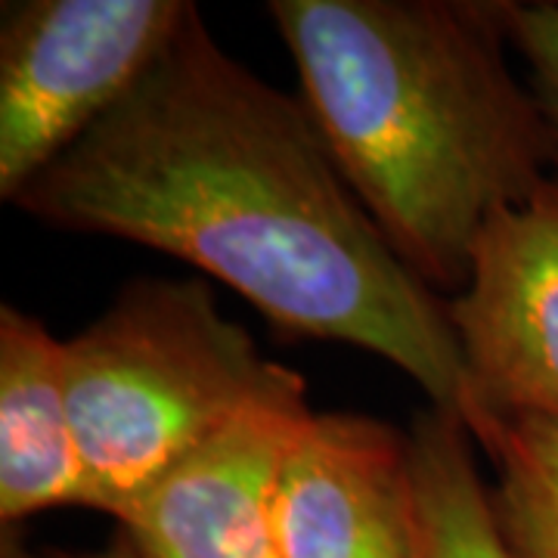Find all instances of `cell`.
<instances>
[{"mask_svg":"<svg viewBox=\"0 0 558 558\" xmlns=\"http://www.w3.org/2000/svg\"><path fill=\"white\" fill-rule=\"evenodd\" d=\"M220 279L286 336L395 363L462 422L447 301L391 252L301 97L233 60L196 10L153 72L10 202Z\"/></svg>","mask_w":558,"mask_h":558,"instance_id":"1","label":"cell"},{"mask_svg":"<svg viewBox=\"0 0 558 558\" xmlns=\"http://www.w3.org/2000/svg\"><path fill=\"white\" fill-rule=\"evenodd\" d=\"M319 137L385 242L459 295L499 211L556 178L506 0H270Z\"/></svg>","mask_w":558,"mask_h":558,"instance_id":"2","label":"cell"},{"mask_svg":"<svg viewBox=\"0 0 558 558\" xmlns=\"http://www.w3.org/2000/svg\"><path fill=\"white\" fill-rule=\"evenodd\" d=\"M69 416L90 509L112 521L236 418L307 403V381L267 360L202 279H134L62 341Z\"/></svg>","mask_w":558,"mask_h":558,"instance_id":"3","label":"cell"},{"mask_svg":"<svg viewBox=\"0 0 558 558\" xmlns=\"http://www.w3.org/2000/svg\"><path fill=\"white\" fill-rule=\"evenodd\" d=\"M193 0H7L0 7V199L69 153L174 44Z\"/></svg>","mask_w":558,"mask_h":558,"instance_id":"4","label":"cell"},{"mask_svg":"<svg viewBox=\"0 0 558 558\" xmlns=\"http://www.w3.org/2000/svg\"><path fill=\"white\" fill-rule=\"evenodd\" d=\"M481 447L512 418L558 425V174L487 223L469 286L447 299Z\"/></svg>","mask_w":558,"mask_h":558,"instance_id":"5","label":"cell"},{"mask_svg":"<svg viewBox=\"0 0 558 558\" xmlns=\"http://www.w3.org/2000/svg\"><path fill=\"white\" fill-rule=\"evenodd\" d=\"M282 558H425L410 440L363 413H311L274 484Z\"/></svg>","mask_w":558,"mask_h":558,"instance_id":"6","label":"cell"},{"mask_svg":"<svg viewBox=\"0 0 558 558\" xmlns=\"http://www.w3.org/2000/svg\"><path fill=\"white\" fill-rule=\"evenodd\" d=\"M311 403L258 407L140 494L116 524L140 558H282L274 531L279 462Z\"/></svg>","mask_w":558,"mask_h":558,"instance_id":"7","label":"cell"},{"mask_svg":"<svg viewBox=\"0 0 558 558\" xmlns=\"http://www.w3.org/2000/svg\"><path fill=\"white\" fill-rule=\"evenodd\" d=\"M81 506L90 487L65 400L62 341L44 319L0 307V519L3 527Z\"/></svg>","mask_w":558,"mask_h":558,"instance_id":"8","label":"cell"},{"mask_svg":"<svg viewBox=\"0 0 558 558\" xmlns=\"http://www.w3.org/2000/svg\"><path fill=\"white\" fill-rule=\"evenodd\" d=\"M407 440L425 558H515L499 531L469 428L459 418L425 407L413 416Z\"/></svg>","mask_w":558,"mask_h":558,"instance_id":"9","label":"cell"},{"mask_svg":"<svg viewBox=\"0 0 558 558\" xmlns=\"http://www.w3.org/2000/svg\"><path fill=\"white\" fill-rule=\"evenodd\" d=\"M497 481L490 502L515 558H558V425L512 418L484 444Z\"/></svg>","mask_w":558,"mask_h":558,"instance_id":"10","label":"cell"},{"mask_svg":"<svg viewBox=\"0 0 558 558\" xmlns=\"http://www.w3.org/2000/svg\"><path fill=\"white\" fill-rule=\"evenodd\" d=\"M506 32L527 65V84L549 128L558 174V0H506Z\"/></svg>","mask_w":558,"mask_h":558,"instance_id":"11","label":"cell"},{"mask_svg":"<svg viewBox=\"0 0 558 558\" xmlns=\"http://www.w3.org/2000/svg\"><path fill=\"white\" fill-rule=\"evenodd\" d=\"M60 558H140V553L131 546V539L121 531L112 534V539L102 549H90V553H62Z\"/></svg>","mask_w":558,"mask_h":558,"instance_id":"12","label":"cell"}]
</instances>
